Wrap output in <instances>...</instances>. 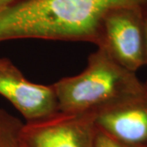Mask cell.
I'll list each match as a JSON object with an SVG mask.
<instances>
[{"label":"cell","mask_w":147,"mask_h":147,"mask_svg":"<svg viewBox=\"0 0 147 147\" xmlns=\"http://www.w3.org/2000/svg\"><path fill=\"white\" fill-rule=\"evenodd\" d=\"M125 7L147 10V0H14L0 11V42L36 38L96 44L106 14Z\"/></svg>","instance_id":"cell-1"},{"label":"cell","mask_w":147,"mask_h":147,"mask_svg":"<svg viewBox=\"0 0 147 147\" xmlns=\"http://www.w3.org/2000/svg\"><path fill=\"white\" fill-rule=\"evenodd\" d=\"M53 85L59 111L66 113L94 114L146 90L135 72L119 65L98 47L88 57L81 73Z\"/></svg>","instance_id":"cell-2"},{"label":"cell","mask_w":147,"mask_h":147,"mask_svg":"<svg viewBox=\"0 0 147 147\" xmlns=\"http://www.w3.org/2000/svg\"><path fill=\"white\" fill-rule=\"evenodd\" d=\"M147 10L119 7L104 17L96 45L115 62L135 72L147 65L145 21Z\"/></svg>","instance_id":"cell-3"},{"label":"cell","mask_w":147,"mask_h":147,"mask_svg":"<svg viewBox=\"0 0 147 147\" xmlns=\"http://www.w3.org/2000/svg\"><path fill=\"white\" fill-rule=\"evenodd\" d=\"M97 127L92 113L57 114L42 120L25 123V147H94Z\"/></svg>","instance_id":"cell-4"},{"label":"cell","mask_w":147,"mask_h":147,"mask_svg":"<svg viewBox=\"0 0 147 147\" xmlns=\"http://www.w3.org/2000/svg\"><path fill=\"white\" fill-rule=\"evenodd\" d=\"M0 95L21 113L26 123L42 120L59 111L53 84L32 83L13 63L0 69Z\"/></svg>","instance_id":"cell-5"},{"label":"cell","mask_w":147,"mask_h":147,"mask_svg":"<svg viewBox=\"0 0 147 147\" xmlns=\"http://www.w3.org/2000/svg\"><path fill=\"white\" fill-rule=\"evenodd\" d=\"M97 128L130 147L147 146V90L94 113Z\"/></svg>","instance_id":"cell-6"},{"label":"cell","mask_w":147,"mask_h":147,"mask_svg":"<svg viewBox=\"0 0 147 147\" xmlns=\"http://www.w3.org/2000/svg\"><path fill=\"white\" fill-rule=\"evenodd\" d=\"M24 123L0 109V147H25L22 131Z\"/></svg>","instance_id":"cell-7"},{"label":"cell","mask_w":147,"mask_h":147,"mask_svg":"<svg viewBox=\"0 0 147 147\" xmlns=\"http://www.w3.org/2000/svg\"><path fill=\"white\" fill-rule=\"evenodd\" d=\"M94 147H130L111 137L100 129H96Z\"/></svg>","instance_id":"cell-8"},{"label":"cell","mask_w":147,"mask_h":147,"mask_svg":"<svg viewBox=\"0 0 147 147\" xmlns=\"http://www.w3.org/2000/svg\"><path fill=\"white\" fill-rule=\"evenodd\" d=\"M14 2V0H0V11L7 7Z\"/></svg>","instance_id":"cell-9"},{"label":"cell","mask_w":147,"mask_h":147,"mask_svg":"<svg viewBox=\"0 0 147 147\" xmlns=\"http://www.w3.org/2000/svg\"><path fill=\"white\" fill-rule=\"evenodd\" d=\"M11 63L12 62L7 58H0V69L7 67V66L10 65Z\"/></svg>","instance_id":"cell-10"},{"label":"cell","mask_w":147,"mask_h":147,"mask_svg":"<svg viewBox=\"0 0 147 147\" xmlns=\"http://www.w3.org/2000/svg\"><path fill=\"white\" fill-rule=\"evenodd\" d=\"M145 35H146V49L147 55V15L146 16V21H145Z\"/></svg>","instance_id":"cell-11"},{"label":"cell","mask_w":147,"mask_h":147,"mask_svg":"<svg viewBox=\"0 0 147 147\" xmlns=\"http://www.w3.org/2000/svg\"><path fill=\"white\" fill-rule=\"evenodd\" d=\"M145 87H146V90H147V82L146 83V84H145Z\"/></svg>","instance_id":"cell-12"},{"label":"cell","mask_w":147,"mask_h":147,"mask_svg":"<svg viewBox=\"0 0 147 147\" xmlns=\"http://www.w3.org/2000/svg\"><path fill=\"white\" fill-rule=\"evenodd\" d=\"M146 147H147V146H146Z\"/></svg>","instance_id":"cell-13"}]
</instances>
